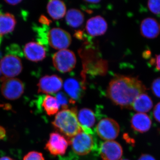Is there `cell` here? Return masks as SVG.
Instances as JSON below:
<instances>
[{
	"label": "cell",
	"instance_id": "23",
	"mask_svg": "<svg viewBox=\"0 0 160 160\" xmlns=\"http://www.w3.org/2000/svg\"><path fill=\"white\" fill-rule=\"evenodd\" d=\"M56 98L57 99L60 106L62 107L63 109H67L69 103H74L71 100L68 99V97L62 92L58 93Z\"/></svg>",
	"mask_w": 160,
	"mask_h": 160
},
{
	"label": "cell",
	"instance_id": "8",
	"mask_svg": "<svg viewBox=\"0 0 160 160\" xmlns=\"http://www.w3.org/2000/svg\"><path fill=\"white\" fill-rule=\"evenodd\" d=\"M0 67L5 77L11 78L17 76L22 72L23 66L19 58L12 54H8L2 59Z\"/></svg>",
	"mask_w": 160,
	"mask_h": 160
},
{
	"label": "cell",
	"instance_id": "21",
	"mask_svg": "<svg viewBox=\"0 0 160 160\" xmlns=\"http://www.w3.org/2000/svg\"><path fill=\"white\" fill-rule=\"evenodd\" d=\"M66 20L69 26L72 28H78L84 22V14L79 9H71L66 12Z\"/></svg>",
	"mask_w": 160,
	"mask_h": 160
},
{
	"label": "cell",
	"instance_id": "2",
	"mask_svg": "<svg viewBox=\"0 0 160 160\" xmlns=\"http://www.w3.org/2000/svg\"><path fill=\"white\" fill-rule=\"evenodd\" d=\"M52 125L61 133L69 138H72L82 131L75 109H63L56 115Z\"/></svg>",
	"mask_w": 160,
	"mask_h": 160
},
{
	"label": "cell",
	"instance_id": "30",
	"mask_svg": "<svg viewBox=\"0 0 160 160\" xmlns=\"http://www.w3.org/2000/svg\"><path fill=\"white\" fill-rule=\"evenodd\" d=\"M6 130L2 126H0V140L4 139L6 136Z\"/></svg>",
	"mask_w": 160,
	"mask_h": 160
},
{
	"label": "cell",
	"instance_id": "27",
	"mask_svg": "<svg viewBox=\"0 0 160 160\" xmlns=\"http://www.w3.org/2000/svg\"><path fill=\"white\" fill-rule=\"evenodd\" d=\"M153 114L155 120L160 123V102L158 103L155 106Z\"/></svg>",
	"mask_w": 160,
	"mask_h": 160
},
{
	"label": "cell",
	"instance_id": "32",
	"mask_svg": "<svg viewBox=\"0 0 160 160\" xmlns=\"http://www.w3.org/2000/svg\"><path fill=\"white\" fill-rule=\"evenodd\" d=\"M0 108H3L5 109H11V106L8 104L6 105H3V104H0Z\"/></svg>",
	"mask_w": 160,
	"mask_h": 160
},
{
	"label": "cell",
	"instance_id": "11",
	"mask_svg": "<svg viewBox=\"0 0 160 160\" xmlns=\"http://www.w3.org/2000/svg\"><path fill=\"white\" fill-rule=\"evenodd\" d=\"M122 154V146L116 141H106L101 145L100 155L103 160H119Z\"/></svg>",
	"mask_w": 160,
	"mask_h": 160
},
{
	"label": "cell",
	"instance_id": "15",
	"mask_svg": "<svg viewBox=\"0 0 160 160\" xmlns=\"http://www.w3.org/2000/svg\"><path fill=\"white\" fill-rule=\"evenodd\" d=\"M78 120L83 131L87 133H91L90 128L94 126L96 117L94 112L88 108H83L79 111Z\"/></svg>",
	"mask_w": 160,
	"mask_h": 160
},
{
	"label": "cell",
	"instance_id": "16",
	"mask_svg": "<svg viewBox=\"0 0 160 160\" xmlns=\"http://www.w3.org/2000/svg\"><path fill=\"white\" fill-rule=\"evenodd\" d=\"M64 87L66 93L74 102L82 98L83 87L78 80L73 78L67 79L64 83Z\"/></svg>",
	"mask_w": 160,
	"mask_h": 160
},
{
	"label": "cell",
	"instance_id": "34",
	"mask_svg": "<svg viewBox=\"0 0 160 160\" xmlns=\"http://www.w3.org/2000/svg\"><path fill=\"white\" fill-rule=\"evenodd\" d=\"M0 160H14L9 157H3L0 158Z\"/></svg>",
	"mask_w": 160,
	"mask_h": 160
},
{
	"label": "cell",
	"instance_id": "1",
	"mask_svg": "<svg viewBox=\"0 0 160 160\" xmlns=\"http://www.w3.org/2000/svg\"><path fill=\"white\" fill-rule=\"evenodd\" d=\"M146 87L137 78L118 75L112 79L107 89V95L114 104L121 108L131 109L138 96L146 92Z\"/></svg>",
	"mask_w": 160,
	"mask_h": 160
},
{
	"label": "cell",
	"instance_id": "3",
	"mask_svg": "<svg viewBox=\"0 0 160 160\" xmlns=\"http://www.w3.org/2000/svg\"><path fill=\"white\" fill-rule=\"evenodd\" d=\"M52 61L55 68L62 73L72 71L77 62L74 52L67 49L59 50L56 52L52 56Z\"/></svg>",
	"mask_w": 160,
	"mask_h": 160
},
{
	"label": "cell",
	"instance_id": "13",
	"mask_svg": "<svg viewBox=\"0 0 160 160\" xmlns=\"http://www.w3.org/2000/svg\"><path fill=\"white\" fill-rule=\"evenodd\" d=\"M24 52L26 58L32 62H40L46 57V50L44 46L36 42L26 44L24 48Z\"/></svg>",
	"mask_w": 160,
	"mask_h": 160
},
{
	"label": "cell",
	"instance_id": "12",
	"mask_svg": "<svg viewBox=\"0 0 160 160\" xmlns=\"http://www.w3.org/2000/svg\"><path fill=\"white\" fill-rule=\"evenodd\" d=\"M107 28L108 25L106 20L100 16L91 18L86 22V31L92 37L102 35L106 33Z\"/></svg>",
	"mask_w": 160,
	"mask_h": 160
},
{
	"label": "cell",
	"instance_id": "6",
	"mask_svg": "<svg viewBox=\"0 0 160 160\" xmlns=\"http://www.w3.org/2000/svg\"><path fill=\"white\" fill-rule=\"evenodd\" d=\"M97 133L102 140L113 141L118 136L120 126L115 120L105 118L101 120L96 127Z\"/></svg>",
	"mask_w": 160,
	"mask_h": 160
},
{
	"label": "cell",
	"instance_id": "14",
	"mask_svg": "<svg viewBox=\"0 0 160 160\" xmlns=\"http://www.w3.org/2000/svg\"><path fill=\"white\" fill-rule=\"evenodd\" d=\"M140 31L144 37L148 39L155 38L159 34L160 26L154 19L146 18L141 23Z\"/></svg>",
	"mask_w": 160,
	"mask_h": 160
},
{
	"label": "cell",
	"instance_id": "20",
	"mask_svg": "<svg viewBox=\"0 0 160 160\" xmlns=\"http://www.w3.org/2000/svg\"><path fill=\"white\" fill-rule=\"evenodd\" d=\"M16 20L9 12L0 13V36L10 33L14 30Z\"/></svg>",
	"mask_w": 160,
	"mask_h": 160
},
{
	"label": "cell",
	"instance_id": "25",
	"mask_svg": "<svg viewBox=\"0 0 160 160\" xmlns=\"http://www.w3.org/2000/svg\"><path fill=\"white\" fill-rule=\"evenodd\" d=\"M148 7L149 10L154 14H160V1H149Z\"/></svg>",
	"mask_w": 160,
	"mask_h": 160
},
{
	"label": "cell",
	"instance_id": "33",
	"mask_svg": "<svg viewBox=\"0 0 160 160\" xmlns=\"http://www.w3.org/2000/svg\"><path fill=\"white\" fill-rule=\"evenodd\" d=\"M85 2H86L90 3V4H97V3L100 2V1L92 0V1H85Z\"/></svg>",
	"mask_w": 160,
	"mask_h": 160
},
{
	"label": "cell",
	"instance_id": "7",
	"mask_svg": "<svg viewBox=\"0 0 160 160\" xmlns=\"http://www.w3.org/2000/svg\"><path fill=\"white\" fill-rule=\"evenodd\" d=\"M47 37L49 45L58 50L67 49L72 42L71 36L69 32L60 28L50 29Z\"/></svg>",
	"mask_w": 160,
	"mask_h": 160
},
{
	"label": "cell",
	"instance_id": "18",
	"mask_svg": "<svg viewBox=\"0 0 160 160\" xmlns=\"http://www.w3.org/2000/svg\"><path fill=\"white\" fill-rule=\"evenodd\" d=\"M153 106L152 100L144 92L138 96L133 101L131 109L138 113H145L150 111Z\"/></svg>",
	"mask_w": 160,
	"mask_h": 160
},
{
	"label": "cell",
	"instance_id": "24",
	"mask_svg": "<svg viewBox=\"0 0 160 160\" xmlns=\"http://www.w3.org/2000/svg\"><path fill=\"white\" fill-rule=\"evenodd\" d=\"M23 160H45L43 154L37 151L28 152L23 158Z\"/></svg>",
	"mask_w": 160,
	"mask_h": 160
},
{
	"label": "cell",
	"instance_id": "31",
	"mask_svg": "<svg viewBox=\"0 0 160 160\" xmlns=\"http://www.w3.org/2000/svg\"><path fill=\"white\" fill-rule=\"evenodd\" d=\"M5 2L10 5L15 6V5L19 4L22 1H20V0H15V1H5Z\"/></svg>",
	"mask_w": 160,
	"mask_h": 160
},
{
	"label": "cell",
	"instance_id": "35",
	"mask_svg": "<svg viewBox=\"0 0 160 160\" xmlns=\"http://www.w3.org/2000/svg\"><path fill=\"white\" fill-rule=\"evenodd\" d=\"M2 71H1V67H0V76H1V74H2Z\"/></svg>",
	"mask_w": 160,
	"mask_h": 160
},
{
	"label": "cell",
	"instance_id": "4",
	"mask_svg": "<svg viewBox=\"0 0 160 160\" xmlns=\"http://www.w3.org/2000/svg\"><path fill=\"white\" fill-rule=\"evenodd\" d=\"M1 92L4 98L9 100L18 99L24 93V85L20 79L2 78Z\"/></svg>",
	"mask_w": 160,
	"mask_h": 160
},
{
	"label": "cell",
	"instance_id": "10",
	"mask_svg": "<svg viewBox=\"0 0 160 160\" xmlns=\"http://www.w3.org/2000/svg\"><path fill=\"white\" fill-rule=\"evenodd\" d=\"M69 143L64 136L58 132H52L49 136L45 148L52 155H63L66 152Z\"/></svg>",
	"mask_w": 160,
	"mask_h": 160
},
{
	"label": "cell",
	"instance_id": "5",
	"mask_svg": "<svg viewBox=\"0 0 160 160\" xmlns=\"http://www.w3.org/2000/svg\"><path fill=\"white\" fill-rule=\"evenodd\" d=\"M69 142L75 153L81 156L89 153L94 146V141L91 135L83 131L71 138Z\"/></svg>",
	"mask_w": 160,
	"mask_h": 160
},
{
	"label": "cell",
	"instance_id": "9",
	"mask_svg": "<svg viewBox=\"0 0 160 160\" xmlns=\"http://www.w3.org/2000/svg\"><path fill=\"white\" fill-rule=\"evenodd\" d=\"M62 79L56 75H46L40 79L38 84V92L45 94L57 93L62 88Z\"/></svg>",
	"mask_w": 160,
	"mask_h": 160
},
{
	"label": "cell",
	"instance_id": "19",
	"mask_svg": "<svg viewBox=\"0 0 160 160\" xmlns=\"http://www.w3.org/2000/svg\"><path fill=\"white\" fill-rule=\"evenodd\" d=\"M47 12L54 20L62 18L66 13V4L60 0H51L47 5Z\"/></svg>",
	"mask_w": 160,
	"mask_h": 160
},
{
	"label": "cell",
	"instance_id": "29",
	"mask_svg": "<svg viewBox=\"0 0 160 160\" xmlns=\"http://www.w3.org/2000/svg\"><path fill=\"white\" fill-rule=\"evenodd\" d=\"M138 160H156L154 158L149 154H143L140 156Z\"/></svg>",
	"mask_w": 160,
	"mask_h": 160
},
{
	"label": "cell",
	"instance_id": "17",
	"mask_svg": "<svg viewBox=\"0 0 160 160\" xmlns=\"http://www.w3.org/2000/svg\"><path fill=\"white\" fill-rule=\"evenodd\" d=\"M131 127L136 131L145 132L150 129L151 120L147 114L138 113L133 115L131 121Z\"/></svg>",
	"mask_w": 160,
	"mask_h": 160
},
{
	"label": "cell",
	"instance_id": "22",
	"mask_svg": "<svg viewBox=\"0 0 160 160\" xmlns=\"http://www.w3.org/2000/svg\"><path fill=\"white\" fill-rule=\"evenodd\" d=\"M42 103L43 108L48 115L52 116L59 112L60 105L55 97L47 95L43 99Z\"/></svg>",
	"mask_w": 160,
	"mask_h": 160
},
{
	"label": "cell",
	"instance_id": "36",
	"mask_svg": "<svg viewBox=\"0 0 160 160\" xmlns=\"http://www.w3.org/2000/svg\"><path fill=\"white\" fill-rule=\"evenodd\" d=\"M121 160H127V159H122Z\"/></svg>",
	"mask_w": 160,
	"mask_h": 160
},
{
	"label": "cell",
	"instance_id": "26",
	"mask_svg": "<svg viewBox=\"0 0 160 160\" xmlns=\"http://www.w3.org/2000/svg\"><path fill=\"white\" fill-rule=\"evenodd\" d=\"M151 89L154 95L160 98V78L153 81L152 84Z\"/></svg>",
	"mask_w": 160,
	"mask_h": 160
},
{
	"label": "cell",
	"instance_id": "28",
	"mask_svg": "<svg viewBox=\"0 0 160 160\" xmlns=\"http://www.w3.org/2000/svg\"><path fill=\"white\" fill-rule=\"evenodd\" d=\"M151 63L156 66V68L158 70L160 71V54L156 56L154 58H152L151 60Z\"/></svg>",
	"mask_w": 160,
	"mask_h": 160
}]
</instances>
